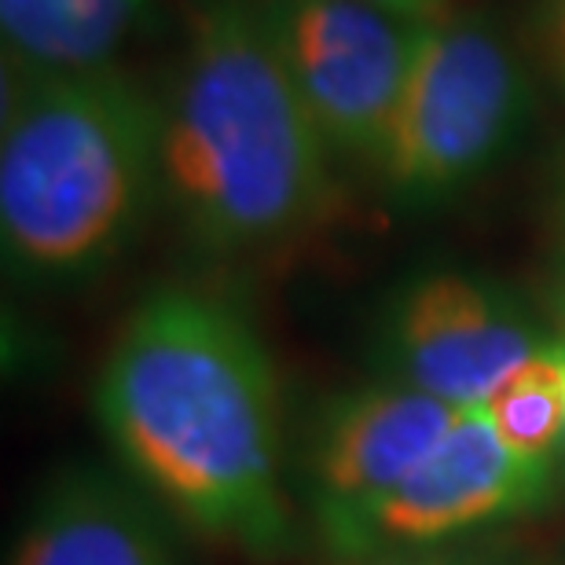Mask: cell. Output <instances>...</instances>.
Returning <instances> with one entry per match:
<instances>
[{
  "instance_id": "ba28073f",
  "label": "cell",
  "mask_w": 565,
  "mask_h": 565,
  "mask_svg": "<svg viewBox=\"0 0 565 565\" xmlns=\"http://www.w3.org/2000/svg\"><path fill=\"white\" fill-rule=\"evenodd\" d=\"M555 492V459H529L495 429L484 404L462 408L437 448L390 495L375 522V551L434 547L440 540L536 514Z\"/></svg>"
},
{
  "instance_id": "3957f363",
  "label": "cell",
  "mask_w": 565,
  "mask_h": 565,
  "mask_svg": "<svg viewBox=\"0 0 565 565\" xmlns=\"http://www.w3.org/2000/svg\"><path fill=\"white\" fill-rule=\"evenodd\" d=\"M162 206L158 99L121 74L4 66L0 246L30 287L115 268Z\"/></svg>"
},
{
  "instance_id": "52a82bcc",
  "label": "cell",
  "mask_w": 565,
  "mask_h": 565,
  "mask_svg": "<svg viewBox=\"0 0 565 565\" xmlns=\"http://www.w3.org/2000/svg\"><path fill=\"white\" fill-rule=\"evenodd\" d=\"M459 412L382 379L334 393L316 412L305 440V500L331 558H371L379 511L437 448Z\"/></svg>"
},
{
  "instance_id": "277c9868",
  "label": "cell",
  "mask_w": 565,
  "mask_h": 565,
  "mask_svg": "<svg viewBox=\"0 0 565 565\" xmlns=\"http://www.w3.org/2000/svg\"><path fill=\"white\" fill-rule=\"evenodd\" d=\"M533 110V71L507 33L478 11H448L423 26L371 173L401 213L451 206L522 143Z\"/></svg>"
},
{
  "instance_id": "5b68a950",
  "label": "cell",
  "mask_w": 565,
  "mask_h": 565,
  "mask_svg": "<svg viewBox=\"0 0 565 565\" xmlns=\"http://www.w3.org/2000/svg\"><path fill=\"white\" fill-rule=\"evenodd\" d=\"M514 287L473 268H423L393 287L371 334V371L451 408L489 404L555 342Z\"/></svg>"
},
{
  "instance_id": "8992f818",
  "label": "cell",
  "mask_w": 565,
  "mask_h": 565,
  "mask_svg": "<svg viewBox=\"0 0 565 565\" xmlns=\"http://www.w3.org/2000/svg\"><path fill=\"white\" fill-rule=\"evenodd\" d=\"M262 15L331 154L349 166H375L412 74L419 22L371 0H262Z\"/></svg>"
},
{
  "instance_id": "6da1fadb",
  "label": "cell",
  "mask_w": 565,
  "mask_h": 565,
  "mask_svg": "<svg viewBox=\"0 0 565 565\" xmlns=\"http://www.w3.org/2000/svg\"><path fill=\"white\" fill-rule=\"evenodd\" d=\"M96 415L129 473L195 533L262 562L294 547L276 367L235 305L147 294L99 371Z\"/></svg>"
},
{
  "instance_id": "30bf717a",
  "label": "cell",
  "mask_w": 565,
  "mask_h": 565,
  "mask_svg": "<svg viewBox=\"0 0 565 565\" xmlns=\"http://www.w3.org/2000/svg\"><path fill=\"white\" fill-rule=\"evenodd\" d=\"M154 0H0L4 66L99 71L137 41Z\"/></svg>"
},
{
  "instance_id": "9c48e42d",
  "label": "cell",
  "mask_w": 565,
  "mask_h": 565,
  "mask_svg": "<svg viewBox=\"0 0 565 565\" xmlns=\"http://www.w3.org/2000/svg\"><path fill=\"white\" fill-rule=\"evenodd\" d=\"M11 565H184V558L143 484L77 462L41 489Z\"/></svg>"
},
{
  "instance_id": "4fadbf2b",
  "label": "cell",
  "mask_w": 565,
  "mask_h": 565,
  "mask_svg": "<svg viewBox=\"0 0 565 565\" xmlns=\"http://www.w3.org/2000/svg\"><path fill=\"white\" fill-rule=\"evenodd\" d=\"M544 320L558 342H565V254L555 262L544 282Z\"/></svg>"
},
{
  "instance_id": "5bb4252c",
  "label": "cell",
  "mask_w": 565,
  "mask_h": 565,
  "mask_svg": "<svg viewBox=\"0 0 565 565\" xmlns=\"http://www.w3.org/2000/svg\"><path fill=\"white\" fill-rule=\"evenodd\" d=\"M371 4L386 8V11H393V15H401V19L419 22V26L448 15V0H371Z\"/></svg>"
},
{
  "instance_id": "7a4b0ae2",
  "label": "cell",
  "mask_w": 565,
  "mask_h": 565,
  "mask_svg": "<svg viewBox=\"0 0 565 565\" xmlns=\"http://www.w3.org/2000/svg\"><path fill=\"white\" fill-rule=\"evenodd\" d=\"M154 99L162 206L199 254L276 250L331 206L338 158L282 71L262 0H191Z\"/></svg>"
},
{
  "instance_id": "2e32d148",
  "label": "cell",
  "mask_w": 565,
  "mask_h": 565,
  "mask_svg": "<svg viewBox=\"0 0 565 565\" xmlns=\"http://www.w3.org/2000/svg\"><path fill=\"white\" fill-rule=\"evenodd\" d=\"M558 228L565 235V184H562V195H558Z\"/></svg>"
},
{
  "instance_id": "7c38bea8",
  "label": "cell",
  "mask_w": 565,
  "mask_h": 565,
  "mask_svg": "<svg viewBox=\"0 0 565 565\" xmlns=\"http://www.w3.org/2000/svg\"><path fill=\"white\" fill-rule=\"evenodd\" d=\"M529 41L540 71L565 96V0H536L529 15Z\"/></svg>"
},
{
  "instance_id": "e0dca14e",
  "label": "cell",
  "mask_w": 565,
  "mask_h": 565,
  "mask_svg": "<svg viewBox=\"0 0 565 565\" xmlns=\"http://www.w3.org/2000/svg\"><path fill=\"white\" fill-rule=\"evenodd\" d=\"M562 375H565V342H562ZM562 456H565V440H562Z\"/></svg>"
},
{
  "instance_id": "8fae6325",
  "label": "cell",
  "mask_w": 565,
  "mask_h": 565,
  "mask_svg": "<svg viewBox=\"0 0 565 565\" xmlns=\"http://www.w3.org/2000/svg\"><path fill=\"white\" fill-rule=\"evenodd\" d=\"M484 408L514 451L529 459H555L565 440V375L558 338L533 364L518 371Z\"/></svg>"
},
{
  "instance_id": "9a60e30c",
  "label": "cell",
  "mask_w": 565,
  "mask_h": 565,
  "mask_svg": "<svg viewBox=\"0 0 565 565\" xmlns=\"http://www.w3.org/2000/svg\"><path fill=\"white\" fill-rule=\"evenodd\" d=\"M375 565H481V562L462 555H397V558H382Z\"/></svg>"
}]
</instances>
